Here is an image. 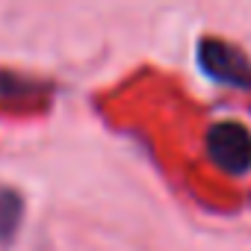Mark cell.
Here are the masks:
<instances>
[{
    "label": "cell",
    "mask_w": 251,
    "mask_h": 251,
    "mask_svg": "<svg viewBox=\"0 0 251 251\" xmlns=\"http://www.w3.org/2000/svg\"><path fill=\"white\" fill-rule=\"evenodd\" d=\"M198 62L207 77L227 83V86L251 89V62L239 48L219 42V39H204L198 48Z\"/></svg>",
    "instance_id": "1"
},
{
    "label": "cell",
    "mask_w": 251,
    "mask_h": 251,
    "mask_svg": "<svg viewBox=\"0 0 251 251\" xmlns=\"http://www.w3.org/2000/svg\"><path fill=\"white\" fill-rule=\"evenodd\" d=\"M207 151L225 172L242 175L251 169V133L236 121H219L207 133Z\"/></svg>",
    "instance_id": "2"
},
{
    "label": "cell",
    "mask_w": 251,
    "mask_h": 251,
    "mask_svg": "<svg viewBox=\"0 0 251 251\" xmlns=\"http://www.w3.org/2000/svg\"><path fill=\"white\" fill-rule=\"evenodd\" d=\"M21 216H24V204H21L18 192L0 186V242H9L15 236Z\"/></svg>",
    "instance_id": "3"
}]
</instances>
